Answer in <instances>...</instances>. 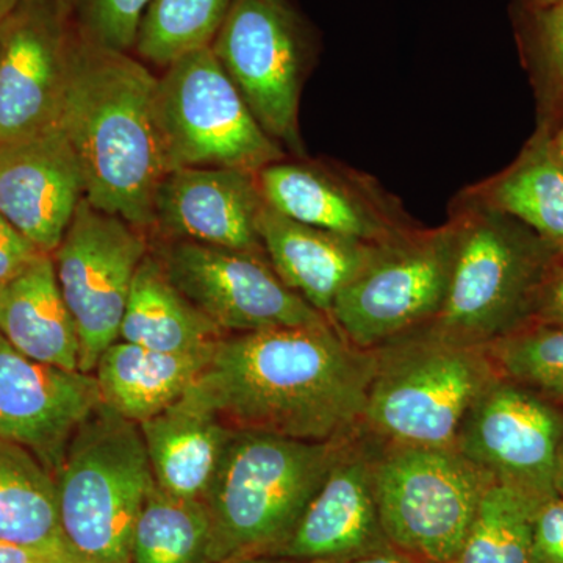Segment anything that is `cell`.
I'll return each mask as SVG.
<instances>
[{"label":"cell","instance_id":"cell-1","mask_svg":"<svg viewBox=\"0 0 563 563\" xmlns=\"http://www.w3.org/2000/svg\"><path fill=\"white\" fill-rule=\"evenodd\" d=\"M374 351L332 322L225 335L185 396L236 432L331 442L361 428Z\"/></svg>","mask_w":563,"mask_h":563},{"label":"cell","instance_id":"cell-2","mask_svg":"<svg viewBox=\"0 0 563 563\" xmlns=\"http://www.w3.org/2000/svg\"><path fill=\"white\" fill-rule=\"evenodd\" d=\"M158 77L128 52L73 24L60 125L84 174L85 199L139 229L169 173L158 121Z\"/></svg>","mask_w":563,"mask_h":563},{"label":"cell","instance_id":"cell-3","mask_svg":"<svg viewBox=\"0 0 563 563\" xmlns=\"http://www.w3.org/2000/svg\"><path fill=\"white\" fill-rule=\"evenodd\" d=\"M346 437L302 442L232 431L202 499L210 515L211 563L276 558Z\"/></svg>","mask_w":563,"mask_h":563},{"label":"cell","instance_id":"cell-4","mask_svg":"<svg viewBox=\"0 0 563 563\" xmlns=\"http://www.w3.org/2000/svg\"><path fill=\"white\" fill-rule=\"evenodd\" d=\"M374 351L362 429L391 446L454 448L499 373L487 350L417 329Z\"/></svg>","mask_w":563,"mask_h":563},{"label":"cell","instance_id":"cell-5","mask_svg":"<svg viewBox=\"0 0 563 563\" xmlns=\"http://www.w3.org/2000/svg\"><path fill=\"white\" fill-rule=\"evenodd\" d=\"M461 240L442 309L426 331L466 346H487L531 321L533 302L562 261L520 222L465 199Z\"/></svg>","mask_w":563,"mask_h":563},{"label":"cell","instance_id":"cell-6","mask_svg":"<svg viewBox=\"0 0 563 563\" xmlns=\"http://www.w3.org/2000/svg\"><path fill=\"white\" fill-rule=\"evenodd\" d=\"M66 543L87 563H131L133 529L154 476L136 422L101 406L54 472Z\"/></svg>","mask_w":563,"mask_h":563},{"label":"cell","instance_id":"cell-7","mask_svg":"<svg viewBox=\"0 0 563 563\" xmlns=\"http://www.w3.org/2000/svg\"><path fill=\"white\" fill-rule=\"evenodd\" d=\"M379 442V440H377ZM493 477L455 448L379 442L374 488L388 542L424 563H451Z\"/></svg>","mask_w":563,"mask_h":563},{"label":"cell","instance_id":"cell-8","mask_svg":"<svg viewBox=\"0 0 563 563\" xmlns=\"http://www.w3.org/2000/svg\"><path fill=\"white\" fill-rule=\"evenodd\" d=\"M461 214L380 244L333 302L329 321L352 346L373 351L424 328L442 309L461 240Z\"/></svg>","mask_w":563,"mask_h":563},{"label":"cell","instance_id":"cell-9","mask_svg":"<svg viewBox=\"0 0 563 563\" xmlns=\"http://www.w3.org/2000/svg\"><path fill=\"white\" fill-rule=\"evenodd\" d=\"M157 106L169 172L231 168L258 174L285 158L210 46L166 66Z\"/></svg>","mask_w":563,"mask_h":563},{"label":"cell","instance_id":"cell-10","mask_svg":"<svg viewBox=\"0 0 563 563\" xmlns=\"http://www.w3.org/2000/svg\"><path fill=\"white\" fill-rule=\"evenodd\" d=\"M150 244L139 228L81 199L52 252L63 299L79 333L81 373H95L107 347L120 340L133 279Z\"/></svg>","mask_w":563,"mask_h":563},{"label":"cell","instance_id":"cell-11","mask_svg":"<svg viewBox=\"0 0 563 563\" xmlns=\"http://www.w3.org/2000/svg\"><path fill=\"white\" fill-rule=\"evenodd\" d=\"M210 47L263 131L301 151L298 114L306 43L291 3L233 0Z\"/></svg>","mask_w":563,"mask_h":563},{"label":"cell","instance_id":"cell-12","mask_svg":"<svg viewBox=\"0 0 563 563\" xmlns=\"http://www.w3.org/2000/svg\"><path fill=\"white\" fill-rule=\"evenodd\" d=\"M152 254L224 335L328 322L274 272L265 254L166 240Z\"/></svg>","mask_w":563,"mask_h":563},{"label":"cell","instance_id":"cell-13","mask_svg":"<svg viewBox=\"0 0 563 563\" xmlns=\"http://www.w3.org/2000/svg\"><path fill=\"white\" fill-rule=\"evenodd\" d=\"M563 409L523 385L499 377L472 407L455 450L533 504L558 496L555 462Z\"/></svg>","mask_w":563,"mask_h":563},{"label":"cell","instance_id":"cell-14","mask_svg":"<svg viewBox=\"0 0 563 563\" xmlns=\"http://www.w3.org/2000/svg\"><path fill=\"white\" fill-rule=\"evenodd\" d=\"M70 16L57 0H18L0 21V144L60 124Z\"/></svg>","mask_w":563,"mask_h":563},{"label":"cell","instance_id":"cell-15","mask_svg":"<svg viewBox=\"0 0 563 563\" xmlns=\"http://www.w3.org/2000/svg\"><path fill=\"white\" fill-rule=\"evenodd\" d=\"M377 450L379 442L362 426L344 439L277 559L340 563L395 550L385 536L374 488Z\"/></svg>","mask_w":563,"mask_h":563},{"label":"cell","instance_id":"cell-16","mask_svg":"<svg viewBox=\"0 0 563 563\" xmlns=\"http://www.w3.org/2000/svg\"><path fill=\"white\" fill-rule=\"evenodd\" d=\"M101 404L95 374L33 361L0 333V440L31 451L54 474L70 437Z\"/></svg>","mask_w":563,"mask_h":563},{"label":"cell","instance_id":"cell-17","mask_svg":"<svg viewBox=\"0 0 563 563\" xmlns=\"http://www.w3.org/2000/svg\"><path fill=\"white\" fill-rule=\"evenodd\" d=\"M85 198L84 174L62 125L0 144V214L52 254Z\"/></svg>","mask_w":563,"mask_h":563},{"label":"cell","instance_id":"cell-18","mask_svg":"<svg viewBox=\"0 0 563 563\" xmlns=\"http://www.w3.org/2000/svg\"><path fill=\"white\" fill-rule=\"evenodd\" d=\"M272 209L301 224L368 243H384L413 225L399 206L357 174L280 161L257 174Z\"/></svg>","mask_w":563,"mask_h":563},{"label":"cell","instance_id":"cell-19","mask_svg":"<svg viewBox=\"0 0 563 563\" xmlns=\"http://www.w3.org/2000/svg\"><path fill=\"white\" fill-rule=\"evenodd\" d=\"M265 207L257 174L179 168L158 185L152 228L168 240L265 254L258 232Z\"/></svg>","mask_w":563,"mask_h":563},{"label":"cell","instance_id":"cell-20","mask_svg":"<svg viewBox=\"0 0 563 563\" xmlns=\"http://www.w3.org/2000/svg\"><path fill=\"white\" fill-rule=\"evenodd\" d=\"M258 232L263 251L277 276L328 318L340 292L373 261L383 244L301 224L268 203Z\"/></svg>","mask_w":563,"mask_h":563},{"label":"cell","instance_id":"cell-21","mask_svg":"<svg viewBox=\"0 0 563 563\" xmlns=\"http://www.w3.org/2000/svg\"><path fill=\"white\" fill-rule=\"evenodd\" d=\"M139 426L155 484L177 498L202 501L232 429L185 395Z\"/></svg>","mask_w":563,"mask_h":563},{"label":"cell","instance_id":"cell-22","mask_svg":"<svg viewBox=\"0 0 563 563\" xmlns=\"http://www.w3.org/2000/svg\"><path fill=\"white\" fill-rule=\"evenodd\" d=\"M0 333L33 361L80 372L79 333L63 299L52 254L41 252L0 287Z\"/></svg>","mask_w":563,"mask_h":563},{"label":"cell","instance_id":"cell-23","mask_svg":"<svg viewBox=\"0 0 563 563\" xmlns=\"http://www.w3.org/2000/svg\"><path fill=\"white\" fill-rule=\"evenodd\" d=\"M211 351L169 354L118 340L96 365L103 406L125 420H150L179 401L209 362Z\"/></svg>","mask_w":563,"mask_h":563},{"label":"cell","instance_id":"cell-24","mask_svg":"<svg viewBox=\"0 0 563 563\" xmlns=\"http://www.w3.org/2000/svg\"><path fill=\"white\" fill-rule=\"evenodd\" d=\"M225 336L168 279L161 262L147 254L136 269L120 340L169 354L209 351Z\"/></svg>","mask_w":563,"mask_h":563},{"label":"cell","instance_id":"cell-25","mask_svg":"<svg viewBox=\"0 0 563 563\" xmlns=\"http://www.w3.org/2000/svg\"><path fill=\"white\" fill-rule=\"evenodd\" d=\"M0 542L87 563L70 550L58 517L54 474L31 451L0 440Z\"/></svg>","mask_w":563,"mask_h":563},{"label":"cell","instance_id":"cell-26","mask_svg":"<svg viewBox=\"0 0 563 563\" xmlns=\"http://www.w3.org/2000/svg\"><path fill=\"white\" fill-rule=\"evenodd\" d=\"M466 199L520 222L563 261V166L547 132L509 169L474 188Z\"/></svg>","mask_w":563,"mask_h":563},{"label":"cell","instance_id":"cell-27","mask_svg":"<svg viewBox=\"0 0 563 563\" xmlns=\"http://www.w3.org/2000/svg\"><path fill=\"white\" fill-rule=\"evenodd\" d=\"M210 547L206 504L169 495L154 481L133 529L131 563H211Z\"/></svg>","mask_w":563,"mask_h":563},{"label":"cell","instance_id":"cell-28","mask_svg":"<svg viewBox=\"0 0 563 563\" xmlns=\"http://www.w3.org/2000/svg\"><path fill=\"white\" fill-rule=\"evenodd\" d=\"M537 504L493 483L451 563H532V514Z\"/></svg>","mask_w":563,"mask_h":563},{"label":"cell","instance_id":"cell-29","mask_svg":"<svg viewBox=\"0 0 563 563\" xmlns=\"http://www.w3.org/2000/svg\"><path fill=\"white\" fill-rule=\"evenodd\" d=\"M233 0H152L135 49L144 60L169 66L188 52L209 47Z\"/></svg>","mask_w":563,"mask_h":563},{"label":"cell","instance_id":"cell-30","mask_svg":"<svg viewBox=\"0 0 563 563\" xmlns=\"http://www.w3.org/2000/svg\"><path fill=\"white\" fill-rule=\"evenodd\" d=\"M484 347L499 376L563 409V328L528 322Z\"/></svg>","mask_w":563,"mask_h":563},{"label":"cell","instance_id":"cell-31","mask_svg":"<svg viewBox=\"0 0 563 563\" xmlns=\"http://www.w3.org/2000/svg\"><path fill=\"white\" fill-rule=\"evenodd\" d=\"M152 0H79V25L92 40L128 52L135 47L141 21Z\"/></svg>","mask_w":563,"mask_h":563},{"label":"cell","instance_id":"cell-32","mask_svg":"<svg viewBox=\"0 0 563 563\" xmlns=\"http://www.w3.org/2000/svg\"><path fill=\"white\" fill-rule=\"evenodd\" d=\"M532 563H563V498L537 504L532 514Z\"/></svg>","mask_w":563,"mask_h":563},{"label":"cell","instance_id":"cell-33","mask_svg":"<svg viewBox=\"0 0 563 563\" xmlns=\"http://www.w3.org/2000/svg\"><path fill=\"white\" fill-rule=\"evenodd\" d=\"M537 29L544 66L563 90V0H553L540 10Z\"/></svg>","mask_w":563,"mask_h":563},{"label":"cell","instance_id":"cell-34","mask_svg":"<svg viewBox=\"0 0 563 563\" xmlns=\"http://www.w3.org/2000/svg\"><path fill=\"white\" fill-rule=\"evenodd\" d=\"M40 254L38 247L0 214V287L16 277Z\"/></svg>","mask_w":563,"mask_h":563},{"label":"cell","instance_id":"cell-35","mask_svg":"<svg viewBox=\"0 0 563 563\" xmlns=\"http://www.w3.org/2000/svg\"><path fill=\"white\" fill-rule=\"evenodd\" d=\"M563 328V263L559 261L536 296L531 321Z\"/></svg>","mask_w":563,"mask_h":563},{"label":"cell","instance_id":"cell-36","mask_svg":"<svg viewBox=\"0 0 563 563\" xmlns=\"http://www.w3.org/2000/svg\"><path fill=\"white\" fill-rule=\"evenodd\" d=\"M68 563L58 555L20 544L0 542V563Z\"/></svg>","mask_w":563,"mask_h":563},{"label":"cell","instance_id":"cell-37","mask_svg":"<svg viewBox=\"0 0 563 563\" xmlns=\"http://www.w3.org/2000/svg\"><path fill=\"white\" fill-rule=\"evenodd\" d=\"M340 563H424L410 558V555L399 553V551L391 550L385 553L365 555V558L354 559V561L340 562Z\"/></svg>","mask_w":563,"mask_h":563},{"label":"cell","instance_id":"cell-38","mask_svg":"<svg viewBox=\"0 0 563 563\" xmlns=\"http://www.w3.org/2000/svg\"><path fill=\"white\" fill-rule=\"evenodd\" d=\"M548 141H550L551 151H553L554 157L558 158L559 163L563 166V109L561 121H559L558 128L553 133H548Z\"/></svg>","mask_w":563,"mask_h":563},{"label":"cell","instance_id":"cell-39","mask_svg":"<svg viewBox=\"0 0 563 563\" xmlns=\"http://www.w3.org/2000/svg\"><path fill=\"white\" fill-rule=\"evenodd\" d=\"M554 488L558 496L563 498V440L559 448L558 462H555Z\"/></svg>","mask_w":563,"mask_h":563},{"label":"cell","instance_id":"cell-40","mask_svg":"<svg viewBox=\"0 0 563 563\" xmlns=\"http://www.w3.org/2000/svg\"><path fill=\"white\" fill-rule=\"evenodd\" d=\"M18 0H0V21L13 10V7L16 5Z\"/></svg>","mask_w":563,"mask_h":563},{"label":"cell","instance_id":"cell-41","mask_svg":"<svg viewBox=\"0 0 563 563\" xmlns=\"http://www.w3.org/2000/svg\"><path fill=\"white\" fill-rule=\"evenodd\" d=\"M242 563H292V562L284 561V559H277V558H258V559H251V561H244Z\"/></svg>","mask_w":563,"mask_h":563},{"label":"cell","instance_id":"cell-42","mask_svg":"<svg viewBox=\"0 0 563 563\" xmlns=\"http://www.w3.org/2000/svg\"><path fill=\"white\" fill-rule=\"evenodd\" d=\"M58 5L62 7L66 13L73 14L74 11V0H57Z\"/></svg>","mask_w":563,"mask_h":563},{"label":"cell","instance_id":"cell-43","mask_svg":"<svg viewBox=\"0 0 563 563\" xmlns=\"http://www.w3.org/2000/svg\"><path fill=\"white\" fill-rule=\"evenodd\" d=\"M52 563H54V562H52Z\"/></svg>","mask_w":563,"mask_h":563}]
</instances>
